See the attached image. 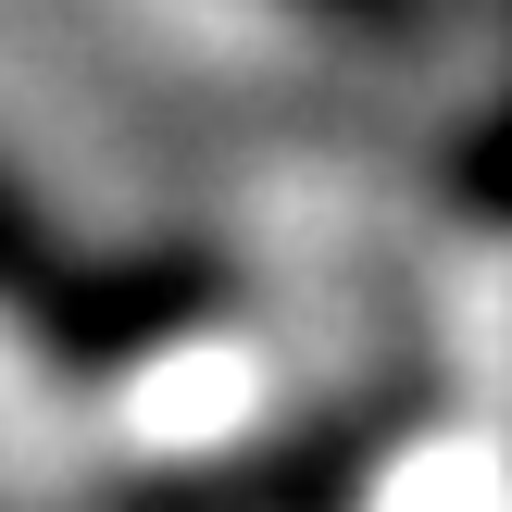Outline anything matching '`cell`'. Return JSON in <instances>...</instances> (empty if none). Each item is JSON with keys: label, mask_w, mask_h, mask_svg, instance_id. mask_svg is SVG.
<instances>
[{"label": "cell", "mask_w": 512, "mask_h": 512, "mask_svg": "<svg viewBox=\"0 0 512 512\" xmlns=\"http://www.w3.org/2000/svg\"><path fill=\"white\" fill-rule=\"evenodd\" d=\"M0 300H13L38 338H63L75 363H125V350L175 338V325L213 300V275L200 263H125V275H88L50 250V225L25 213L13 188H0Z\"/></svg>", "instance_id": "6da1fadb"}, {"label": "cell", "mask_w": 512, "mask_h": 512, "mask_svg": "<svg viewBox=\"0 0 512 512\" xmlns=\"http://www.w3.org/2000/svg\"><path fill=\"white\" fill-rule=\"evenodd\" d=\"M450 188H463V200H475L488 225H512V100H500L488 125H475L463 150H450Z\"/></svg>", "instance_id": "7a4b0ae2"}, {"label": "cell", "mask_w": 512, "mask_h": 512, "mask_svg": "<svg viewBox=\"0 0 512 512\" xmlns=\"http://www.w3.org/2000/svg\"><path fill=\"white\" fill-rule=\"evenodd\" d=\"M300 13H325V25H363V38H413V25H425V0H300Z\"/></svg>", "instance_id": "3957f363"}]
</instances>
